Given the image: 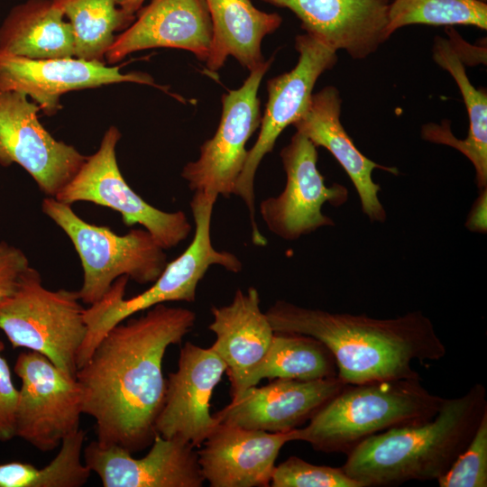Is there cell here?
I'll return each mask as SVG.
<instances>
[{
  "label": "cell",
  "instance_id": "cell-1",
  "mask_svg": "<svg viewBox=\"0 0 487 487\" xmlns=\"http://www.w3.org/2000/svg\"><path fill=\"white\" fill-rule=\"evenodd\" d=\"M112 327L76 372L83 414L95 421L96 441L130 453L150 446L162 409L167 349L193 328L196 313L158 304Z\"/></svg>",
  "mask_w": 487,
  "mask_h": 487
},
{
  "label": "cell",
  "instance_id": "cell-2",
  "mask_svg": "<svg viewBox=\"0 0 487 487\" xmlns=\"http://www.w3.org/2000/svg\"><path fill=\"white\" fill-rule=\"evenodd\" d=\"M265 313L274 332L302 334L322 342L345 384L419 379L414 361H438L446 354L432 321L418 310L381 319L278 300Z\"/></svg>",
  "mask_w": 487,
  "mask_h": 487
},
{
  "label": "cell",
  "instance_id": "cell-3",
  "mask_svg": "<svg viewBox=\"0 0 487 487\" xmlns=\"http://www.w3.org/2000/svg\"><path fill=\"white\" fill-rule=\"evenodd\" d=\"M487 411L485 387L444 399L427 421L371 436L347 455L342 468L361 487L397 486L412 480H437L465 448Z\"/></svg>",
  "mask_w": 487,
  "mask_h": 487
},
{
  "label": "cell",
  "instance_id": "cell-4",
  "mask_svg": "<svg viewBox=\"0 0 487 487\" xmlns=\"http://www.w3.org/2000/svg\"><path fill=\"white\" fill-rule=\"evenodd\" d=\"M444 399L423 387L420 378L346 384L307 426L291 430L293 441L347 454L371 436L429 420Z\"/></svg>",
  "mask_w": 487,
  "mask_h": 487
},
{
  "label": "cell",
  "instance_id": "cell-5",
  "mask_svg": "<svg viewBox=\"0 0 487 487\" xmlns=\"http://www.w3.org/2000/svg\"><path fill=\"white\" fill-rule=\"evenodd\" d=\"M217 196L194 192L190 208L194 219V236L187 249L167 262L158 279L143 292L124 299L129 278L122 276L97 302L85 308L87 335L78 354L82 366L107 332L131 317L158 304L170 301L194 302L198 283L211 266L219 265L233 273L243 269V263L230 252L216 250L211 240V219Z\"/></svg>",
  "mask_w": 487,
  "mask_h": 487
},
{
  "label": "cell",
  "instance_id": "cell-6",
  "mask_svg": "<svg viewBox=\"0 0 487 487\" xmlns=\"http://www.w3.org/2000/svg\"><path fill=\"white\" fill-rule=\"evenodd\" d=\"M84 315L78 291L45 288L32 266L0 299V330L12 346L41 354L72 376L87 331Z\"/></svg>",
  "mask_w": 487,
  "mask_h": 487
},
{
  "label": "cell",
  "instance_id": "cell-7",
  "mask_svg": "<svg viewBox=\"0 0 487 487\" xmlns=\"http://www.w3.org/2000/svg\"><path fill=\"white\" fill-rule=\"evenodd\" d=\"M41 210L67 234L78 254L83 280L78 291L85 304L99 301L122 276L139 284L153 283L168 262L165 249L144 228L117 234L107 226L87 223L71 205L52 197L42 200Z\"/></svg>",
  "mask_w": 487,
  "mask_h": 487
},
{
  "label": "cell",
  "instance_id": "cell-8",
  "mask_svg": "<svg viewBox=\"0 0 487 487\" xmlns=\"http://www.w3.org/2000/svg\"><path fill=\"white\" fill-rule=\"evenodd\" d=\"M295 49L299 53L296 66L267 81L268 101L258 138L248 150L234 190V195L241 198L248 209L252 242L261 247L267 244V239L260 232L255 219L256 171L262 159L273 150L283 130L292 125L307 109L318 78L337 61L336 51L307 33L296 37Z\"/></svg>",
  "mask_w": 487,
  "mask_h": 487
},
{
  "label": "cell",
  "instance_id": "cell-9",
  "mask_svg": "<svg viewBox=\"0 0 487 487\" xmlns=\"http://www.w3.org/2000/svg\"><path fill=\"white\" fill-rule=\"evenodd\" d=\"M121 133L110 126L98 150L87 156L74 177L55 197L72 205L85 201L118 212L126 226L142 225L165 250L179 245L192 231L183 211L166 212L141 198L125 181L119 169L115 148Z\"/></svg>",
  "mask_w": 487,
  "mask_h": 487
},
{
  "label": "cell",
  "instance_id": "cell-10",
  "mask_svg": "<svg viewBox=\"0 0 487 487\" xmlns=\"http://www.w3.org/2000/svg\"><path fill=\"white\" fill-rule=\"evenodd\" d=\"M14 371L21 379L15 414V436L41 452L52 451L79 429L82 390L47 357L22 352Z\"/></svg>",
  "mask_w": 487,
  "mask_h": 487
},
{
  "label": "cell",
  "instance_id": "cell-11",
  "mask_svg": "<svg viewBox=\"0 0 487 487\" xmlns=\"http://www.w3.org/2000/svg\"><path fill=\"white\" fill-rule=\"evenodd\" d=\"M273 59L250 71L243 85L221 97L222 112L215 134L199 148L197 160L183 167L181 177L194 191L229 198L247 159L246 143L260 127L258 90Z\"/></svg>",
  "mask_w": 487,
  "mask_h": 487
},
{
  "label": "cell",
  "instance_id": "cell-12",
  "mask_svg": "<svg viewBox=\"0 0 487 487\" xmlns=\"http://www.w3.org/2000/svg\"><path fill=\"white\" fill-rule=\"evenodd\" d=\"M317 146L296 132L280 156L286 174L284 189L260 203V215L268 230L287 240H298L334 221L322 213L329 203L340 207L348 199V189L338 183L327 186L317 168Z\"/></svg>",
  "mask_w": 487,
  "mask_h": 487
},
{
  "label": "cell",
  "instance_id": "cell-13",
  "mask_svg": "<svg viewBox=\"0 0 487 487\" xmlns=\"http://www.w3.org/2000/svg\"><path fill=\"white\" fill-rule=\"evenodd\" d=\"M39 110L25 94L0 90V166L20 165L46 197L55 198L87 156L56 140L39 121Z\"/></svg>",
  "mask_w": 487,
  "mask_h": 487
},
{
  "label": "cell",
  "instance_id": "cell-14",
  "mask_svg": "<svg viewBox=\"0 0 487 487\" xmlns=\"http://www.w3.org/2000/svg\"><path fill=\"white\" fill-rule=\"evenodd\" d=\"M225 370V362L211 346L185 343L178 369L168 375L156 434L199 447L219 424L210 413V399Z\"/></svg>",
  "mask_w": 487,
  "mask_h": 487
},
{
  "label": "cell",
  "instance_id": "cell-15",
  "mask_svg": "<svg viewBox=\"0 0 487 487\" xmlns=\"http://www.w3.org/2000/svg\"><path fill=\"white\" fill-rule=\"evenodd\" d=\"M83 461L104 487H201L205 482L195 446L158 434L141 458L94 440L84 446Z\"/></svg>",
  "mask_w": 487,
  "mask_h": 487
},
{
  "label": "cell",
  "instance_id": "cell-16",
  "mask_svg": "<svg viewBox=\"0 0 487 487\" xmlns=\"http://www.w3.org/2000/svg\"><path fill=\"white\" fill-rule=\"evenodd\" d=\"M132 82L157 87L147 73L120 71L118 66L75 57L35 60L0 52V90L18 91L52 115L61 95L85 88Z\"/></svg>",
  "mask_w": 487,
  "mask_h": 487
},
{
  "label": "cell",
  "instance_id": "cell-17",
  "mask_svg": "<svg viewBox=\"0 0 487 487\" xmlns=\"http://www.w3.org/2000/svg\"><path fill=\"white\" fill-rule=\"evenodd\" d=\"M345 385L338 376L315 381L275 379L232 397L214 416L220 423L286 433L308 421Z\"/></svg>",
  "mask_w": 487,
  "mask_h": 487
},
{
  "label": "cell",
  "instance_id": "cell-18",
  "mask_svg": "<svg viewBox=\"0 0 487 487\" xmlns=\"http://www.w3.org/2000/svg\"><path fill=\"white\" fill-rule=\"evenodd\" d=\"M290 10L305 33L352 59L374 53L390 37V0H262Z\"/></svg>",
  "mask_w": 487,
  "mask_h": 487
},
{
  "label": "cell",
  "instance_id": "cell-19",
  "mask_svg": "<svg viewBox=\"0 0 487 487\" xmlns=\"http://www.w3.org/2000/svg\"><path fill=\"white\" fill-rule=\"evenodd\" d=\"M291 431L271 433L220 423L200 446L198 464L211 487H268Z\"/></svg>",
  "mask_w": 487,
  "mask_h": 487
},
{
  "label": "cell",
  "instance_id": "cell-20",
  "mask_svg": "<svg viewBox=\"0 0 487 487\" xmlns=\"http://www.w3.org/2000/svg\"><path fill=\"white\" fill-rule=\"evenodd\" d=\"M211 42L212 24L205 0H152L115 37L105 60L116 63L135 51L173 48L188 51L205 62Z\"/></svg>",
  "mask_w": 487,
  "mask_h": 487
},
{
  "label": "cell",
  "instance_id": "cell-21",
  "mask_svg": "<svg viewBox=\"0 0 487 487\" xmlns=\"http://www.w3.org/2000/svg\"><path fill=\"white\" fill-rule=\"evenodd\" d=\"M341 106L339 90L327 86L313 93L307 109L292 125L315 146L330 152L354 186L364 215L371 222L383 223L387 215L378 198L381 188L372 173L379 169L397 175L398 169L374 162L357 149L341 123Z\"/></svg>",
  "mask_w": 487,
  "mask_h": 487
},
{
  "label": "cell",
  "instance_id": "cell-22",
  "mask_svg": "<svg viewBox=\"0 0 487 487\" xmlns=\"http://www.w3.org/2000/svg\"><path fill=\"white\" fill-rule=\"evenodd\" d=\"M211 313L208 329L216 335L211 347L226 365L232 394L265 357L275 332L254 287L245 292L238 289L231 303L212 307Z\"/></svg>",
  "mask_w": 487,
  "mask_h": 487
},
{
  "label": "cell",
  "instance_id": "cell-23",
  "mask_svg": "<svg viewBox=\"0 0 487 487\" xmlns=\"http://www.w3.org/2000/svg\"><path fill=\"white\" fill-rule=\"evenodd\" d=\"M212 24V42L206 67L216 73L229 56L249 71L264 61L263 38L281 24L277 13L256 8L251 0H205Z\"/></svg>",
  "mask_w": 487,
  "mask_h": 487
},
{
  "label": "cell",
  "instance_id": "cell-24",
  "mask_svg": "<svg viewBox=\"0 0 487 487\" xmlns=\"http://www.w3.org/2000/svg\"><path fill=\"white\" fill-rule=\"evenodd\" d=\"M53 0H28L0 26V52L42 60L74 57L69 22Z\"/></svg>",
  "mask_w": 487,
  "mask_h": 487
},
{
  "label": "cell",
  "instance_id": "cell-25",
  "mask_svg": "<svg viewBox=\"0 0 487 487\" xmlns=\"http://www.w3.org/2000/svg\"><path fill=\"white\" fill-rule=\"evenodd\" d=\"M432 57L456 82L467 110L469 131L465 139L459 140L452 134L446 122L428 124L422 128V137L454 147L466 156L474 167L476 186L482 190L487 188V92L471 83L464 65L447 39L435 38Z\"/></svg>",
  "mask_w": 487,
  "mask_h": 487
},
{
  "label": "cell",
  "instance_id": "cell-26",
  "mask_svg": "<svg viewBox=\"0 0 487 487\" xmlns=\"http://www.w3.org/2000/svg\"><path fill=\"white\" fill-rule=\"evenodd\" d=\"M335 376V360L322 342L302 334L275 332L265 357L231 395L234 397L263 379L315 381Z\"/></svg>",
  "mask_w": 487,
  "mask_h": 487
},
{
  "label": "cell",
  "instance_id": "cell-27",
  "mask_svg": "<svg viewBox=\"0 0 487 487\" xmlns=\"http://www.w3.org/2000/svg\"><path fill=\"white\" fill-rule=\"evenodd\" d=\"M53 1L71 25L74 57L87 61L104 62L115 40V32L128 27L134 20L115 0Z\"/></svg>",
  "mask_w": 487,
  "mask_h": 487
},
{
  "label": "cell",
  "instance_id": "cell-28",
  "mask_svg": "<svg viewBox=\"0 0 487 487\" xmlns=\"http://www.w3.org/2000/svg\"><path fill=\"white\" fill-rule=\"evenodd\" d=\"M87 434L78 429L63 439L56 456L45 466L10 462L0 464V487H81L91 471L83 461Z\"/></svg>",
  "mask_w": 487,
  "mask_h": 487
},
{
  "label": "cell",
  "instance_id": "cell-29",
  "mask_svg": "<svg viewBox=\"0 0 487 487\" xmlns=\"http://www.w3.org/2000/svg\"><path fill=\"white\" fill-rule=\"evenodd\" d=\"M414 24L471 25L487 29V4L476 0H392L388 12L389 37Z\"/></svg>",
  "mask_w": 487,
  "mask_h": 487
},
{
  "label": "cell",
  "instance_id": "cell-30",
  "mask_svg": "<svg viewBox=\"0 0 487 487\" xmlns=\"http://www.w3.org/2000/svg\"><path fill=\"white\" fill-rule=\"evenodd\" d=\"M436 481L439 487L487 486V411L468 445Z\"/></svg>",
  "mask_w": 487,
  "mask_h": 487
},
{
  "label": "cell",
  "instance_id": "cell-31",
  "mask_svg": "<svg viewBox=\"0 0 487 487\" xmlns=\"http://www.w3.org/2000/svg\"><path fill=\"white\" fill-rule=\"evenodd\" d=\"M272 487H361L342 467L317 465L298 456H290L275 465Z\"/></svg>",
  "mask_w": 487,
  "mask_h": 487
},
{
  "label": "cell",
  "instance_id": "cell-32",
  "mask_svg": "<svg viewBox=\"0 0 487 487\" xmlns=\"http://www.w3.org/2000/svg\"><path fill=\"white\" fill-rule=\"evenodd\" d=\"M4 349L5 345L0 340V441L6 442L15 436L19 390L15 388L10 367L2 355Z\"/></svg>",
  "mask_w": 487,
  "mask_h": 487
},
{
  "label": "cell",
  "instance_id": "cell-33",
  "mask_svg": "<svg viewBox=\"0 0 487 487\" xmlns=\"http://www.w3.org/2000/svg\"><path fill=\"white\" fill-rule=\"evenodd\" d=\"M26 254L5 241L0 242V299L16 287L22 274L30 267Z\"/></svg>",
  "mask_w": 487,
  "mask_h": 487
},
{
  "label": "cell",
  "instance_id": "cell-34",
  "mask_svg": "<svg viewBox=\"0 0 487 487\" xmlns=\"http://www.w3.org/2000/svg\"><path fill=\"white\" fill-rule=\"evenodd\" d=\"M446 31L448 34L447 40L464 66L486 64L485 47H478L467 43L453 27H447Z\"/></svg>",
  "mask_w": 487,
  "mask_h": 487
},
{
  "label": "cell",
  "instance_id": "cell-35",
  "mask_svg": "<svg viewBox=\"0 0 487 487\" xmlns=\"http://www.w3.org/2000/svg\"><path fill=\"white\" fill-rule=\"evenodd\" d=\"M487 207V188L482 189L477 199L469 212L465 225L468 230L477 233H486V208Z\"/></svg>",
  "mask_w": 487,
  "mask_h": 487
},
{
  "label": "cell",
  "instance_id": "cell-36",
  "mask_svg": "<svg viewBox=\"0 0 487 487\" xmlns=\"http://www.w3.org/2000/svg\"><path fill=\"white\" fill-rule=\"evenodd\" d=\"M145 0H115L116 5L126 14L134 16Z\"/></svg>",
  "mask_w": 487,
  "mask_h": 487
},
{
  "label": "cell",
  "instance_id": "cell-37",
  "mask_svg": "<svg viewBox=\"0 0 487 487\" xmlns=\"http://www.w3.org/2000/svg\"><path fill=\"white\" fill-rule=\"evenodd\" d=\"M476 1H479V2H481V3L487 4V0H476Z\"/></svg>",
  "mask_w": 487,
  "mask_h": 487
}]
</instances>
